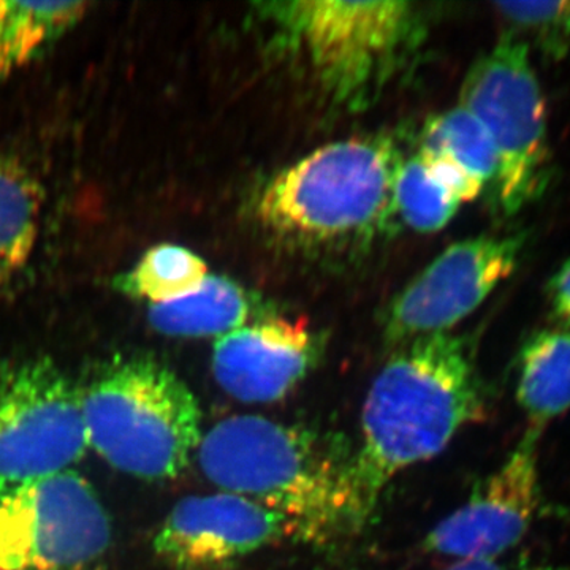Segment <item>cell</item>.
Segmentation results:
<instances>
[{"mask_svg":"<svg viewBox=\"0 0 570 570\" xmlns=\"http://www.w3.org/2000/svg\"><path fill=\"white\" fill-rule=\"evenodd\" d=\"M281 50L306 62L337 107L376 102L417 48L420 14L411 2L279 0L254 3Z\"/></svg>","mask_w":570,"mask_h":570,"instance_id":"4","label":"cell"},{"mask_svg":"<svg viewBox=\"0 0 570 570\" xmlns=\"http://www.w3.org/2000/svg\"><path fill=\"white\" fill-rule=\"evenodd\" d=\"M321 356V341L305 321L264 317L217 337L213 373L243 403H275L291 395Z\"/></svg>","mask_w":570,"mask_h":570,"instance_id":"12","label":"cell"},{"mask_svg":"<svg viewBox=\"0 0 570 570\" xmlns=\"http://www.w3.org/2000/svg\"><path fill=\"white\" fill-rule=\"evenodd\" d=\"M483 409L482 382L463 337L438 333L397 346L363 404L354 452L363 521L401 471L439 455Z\"/></svg>","mask_w":570,"mask_h":570,"instance_id":"2","label":"cell"},{"mask_svg":"<svg viewBox=\"0 0 570 570\" xmlns=\"http://www.w3.org/2000/svg\"><path fill=\"white\" fill-rule=\"evenodd\" d=\"M445 570H540L530 568H520V566H509L498 561V558H485V560H459L453 562Z\"/></svg>","mask_w":570,"mask_h":570,"instance_id":"23","label":"cell"},{"mask_svg":"<svg viewBox=\"0 0 570 570\" xmlns=\"http://www.w3.org/2000/svg\"><path fill=\"white\" fill-rule=\"evenodd\" d=\"M524 235H480L448 247L392 299L384 336L393 346L449 333L519 266Z\"/></svg>","mask_w":570,"mask_h":570,"instance_id":"9","label":"cell"},{"mask_svg":"<svg viewBox=\"0 0 570 570\" xmlns=\"http://www.w3.org/2000/svg\"><path fill=\"white\" fill-rule=\"evenodd\" d=\"M86 449L80 389L51 360L0 362V478L67 471Z\"/></svg>","mask_w":570,"mask_h":570,"instance_id":"8","label":"cell"},{"mask_svg":"<svg viewBox=\"0 0 570 570\" xmlns=\"http://www.w3.org/2000/svg\"><path fill=\"white\" fill-rule=\"evenodd\" d=\"M417 156L422 159L431 178L436 179L444 189L460 198L461 204L475 200L485 189L445 153L438 151V149L419 148Z\"/></svg>","mask_w":570,"mask_h":570,"instance_id":"21","label":"cell"},{"mask_svg":"<svg viewBox=\"0 0 570 570\" xmlns=\"http://www.w3.org/2000/svg\"><path fill=\"white\" fill-rule=\"evenodd\" d=\"M110 546V517L78 472L0 478V570H89Z\"/></svg>","mask_w":570,"mask_h":570,"instance_id":"7","label":"cell"},{"mask_svg":"<svg viewBox=\"0 0 570 570\" xmlns=\"http://www.w3.org/2000/svg\"><path fill=\"white\" fill-rule=\"evenodd\" d=\"M538 439V431H528L466 504L430 531L423 549L459 560L498 558L512 550L530 530L540 504Z\"/></svg>","mask_w":570,"mask_h":570,"instance_id":"11","label":"cell"},{"mask_svg":"<svg viewBox=\"0 0 570 570\" xmlns=\"http://www.w3.org/2000/svg\"><path fill=\"white\" fill-rule=\"evenodd\" d=\"M517 397L538 433L569 411V330H542L527 341L520 352Z\"/></svg>","mask_w":570,"mask_h":570,"instance_id":"14","label":"cell"},{"mask_svg":"<svg viewBox=\"0 0 570 570\" xmlns=\"http://www.w3.org/2000/svg\"><path fill=\"white\" fill-rule=\"evenodd\" d=\"M86 439L112 468L145 480L181 474L197 455L202 412L193 390L149 356L105 365L80 390Z\"/></svg>","mask_w":570,"mask_h":570,"instance_id":"5","label":"cell"},{"mask_svg":"<svg viewBox=\"0 0 570 570\" xmlns=\"http://www.w3.org/2000/svg\"><path fill=\"white\" fill-rule=\"evenodd\" d=\"M197 456L214 485L281 513L298 542L325 547L365 527L354 453L330 434L236 415L202 438Z\"/></svg>","mask_w":570,"mask_h":570,"instance_id":"1","label":"cell"},{"mask_svg":"<svg viewBox=\"0 0 570 570\" xmlns=\"http://www.w3.org/2000/svg\"><path fill=\"white\" fill-rule=\"evenodd\" d=\"M403 160L384 134L322 146L265 183L255 195V220L295 249L366 246L395 220Z\"/></svg>","mask_w":570,"mask_h":570,"instance_id":"3","label":"cell"},{"mask_svg":"<svg viewBox=\"0 0 570 570\" xmlns=\"http://www.w3.org/2000/svg\"><path fill=\"white\" fill-rule=\"evenodd\" d=\"M88 7L85 2L0 0V78L33 61L80 22Z\"/></svg>","mask_w":570,"mask_h":570,"instance_id":"15","label":"cell"},{"mask_svg":"<svg viewBox=\"0 0 570 570\" xmlns=\"http://www.w3.org/2000/svg\"><path fill=\"white\" fill-rule=\"evenodd\" d=\"M209 276L204 258L183 246L159 245L142 255L112 287L149 305H168L195 294Z\"/></svg>","mask_w":570,"mask_h":570,"instance_id":"17","label":"cell"},{"mask_svg":"<svg viewBox=\"0 0 570 570\" xmlns=\"http://www.w3.org/2000/svg\"><path fill=\"white\" fill-rule=\"evenodd\" d=\"M461 205L460 198L431 178L417 154L401 163L395 181V209L407 227L423 234L442 230Z\"/></svg>","mask_w":570,"mask_h":570,"instance_id":"19","label":"cell"},{"mask_svg":"<svg viewBox=\"0 0 570 570\" xmlns=\"http://www.w3.org/2000/svg\"><path fill=\"white\" fill-rule=\"evenodd\" d=\"M285 539L294 538L281 513L223 491L179 501L154 535L153 549L171 570H232Z\"/></svg>","mask_w":570,"mask_h":570,"instance_id":"10","label":"cell"},{"mask_svg":"<svg viewBox=\"0 0 570 570\" xmlns=\"http://www.w3.org/2000/svg\"><path fill=\"white\" fill-rule=\"evenodd\" d=\"M257 302L246 288L223 276L206 277L195 294L149 307V324L174 337L224 336L249 324Z\"/></svg>","mask_w":570,"mask_h":570,"instance_id":"13","label":"cell"},{"mask_svg":"<svg viewBox=\"0 0 570 570\" xmlns=\"http://www.w3.org/2000/svg\"><path fill=\"white\" fill-rule=\"evenodd\" d=\"M41 189L31 171L0 151V285L28 264L39 236Z\"/></svg>","mask_w":570,"mask_h":570,"instance_id":"16","label":"cell"},{"mask_svg":"<svg viewBox=\"0 0 570 570\" xmlns=\"http://www.w3.org/2000/svg\"><path fill=\"white\" fill-rule=\"evenodd\" d=\"M499 14L549 61L560 62L570 52V2H501Z\"/></svg>","mask_w":570,"mask_h":570,"instance_id":"20","label":"cell"},{"mask_svg":"<svg viewBox=\"0 0 570 570\" xmlns=\"http://www.w3.org/2000/svg\"><path fill=\"white\" fill-rule=\"evenodd\" d=\"M460 107L482 122L493 141L494 198L515 216L549 189L553 163L547 107L530 59V45L509 32L469 69Z\"/></svg>","mask_w":570,"mask_h":570,"instance_id":"6","label":"cell"},{"mask_svg":"<svg viewBox=\"0 0 570 570\" xmlns=\"http://www.w3.org/2000/svg\"><path fill=\"white\" fill-rule=\"evenodd\" d=\"M547 295L554 316L570 326V257L550 277Z\"/></svg>","mask_w":570,"mask_h":570,"instance_id":"22","label":"cell"},{"mask_svg":"<svg viewBox=\"0 0 570 570\" xmlns=\"http://www.w3.org/2000/svg\"><path fill=\"white\" fill-rule=\"evenodd\" d=\"M420 149L445 153L483 187L493 186L498 171L493 141L482 122L460 105L428 119Z\"/></svg>","mask_w":570,"mask_h":570,"instance_id":"18","label":"cell"}]
</instances>
